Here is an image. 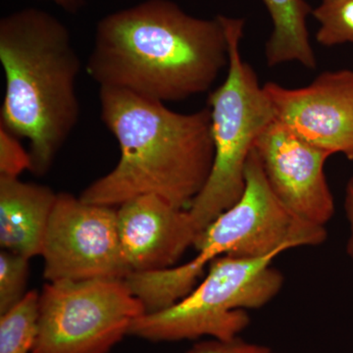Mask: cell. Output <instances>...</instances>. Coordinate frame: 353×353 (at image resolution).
Returning a JSON list of instances; mask_svg holds the SVG:
<instances>
[{
    "label": "cell",
    "instance_id": "obj_1",
    "mask_svg": "<svg viewBox=\"0 0 353 353\" xmlns=\"http://www.w3.org/2000/svg\"><path fill=\"white\" fill-rule=\"evenodd\" d=\"M228 65L221 15L201 19L170 0H148L99 23L87 71L99 88L166 103L205 94Z\"/></svg>",
    "mask_w": 353,
    "mask_h": 353
},
{
    "label": "cell",
    "instance_id": "obj_2",
    "mask_svg": "<svg viewBox=\"0 0 353 353\" xmlns=\"http://www.w3.org/2000/svg\"><path fill=\"white\" fill-rule=\"evenodd\" d=\"M99 102L102 122L119 143L120 159L83 190L81 199L118 208L157 194L189 209L214 162L210 109L178 113L163 102L111 88H99Z\"/></svg>",
    "mask_w": 353,
    "mask_h": 353
},
{
    "label": "cell",
    "instance_id": "obj_3",
    "mask_svg": "<svg viewBox=\"0 0 353 353\" xmlns=\"http://www.w3.org/2000/svg\"><path fill=\"white\" fill-rule=\"evenodd\" d=\"M6 90L0 125L31 143L32 172L50 170L80 118L81 60L67 28L39 9L0 22Z\"/></svg>",
    "mask_w": 353,
    "mask_h": 353
},
{
    "label": "cell",
    "instance_id": "obj_4",
    "mask_svg": "<svg viewBox=\"0 0 353 353\" xmlns=\"http://www.w3.org/2000/svg\"><path fill=\"white\" fill-rule=\"evenodd\" d=\"M221 18L229 43V65L224 82L208 97L214 162L203 190L189 208L199 232L243 196L248 157L262 132L275 121L264 85L241 55L245 20Z\"/></svg>",
    "mask_w": 353,
    "mask_h": 353
},
{
    "label": "cell",
    "instance_id": "obj_5",
    "mask_svg": "<svg viewBox=\"0 0 353 353\" xmlns=\"http://www.w3.org/2000/svg\"><path fill=\"white\" fill-rule=\"evenodd\" d=\"M276 257H218L189 294L163 310L137 318L129 336L150 341L238 338L250 323L246 311L263 307L282 290L284 277L272 266Z\"/></svg>",
    "mask_w": 353,
    "mask_h": 353
},
{
    "label": "cell",
    "instance_id": "obj_6",
    "mask_svg": "<svg viewBox=\"0 0 353 353\" xmlns=\"http://www.w3.org/2000/svg\"><path fill=\"white\" fill-rule=\"evenodd\" d=\"M145 313L125 280L48 282L32 353H108Z\"/></svg>",
    "mask_w": 353,
    "mask_h": 353
},
{
    "label": "cell",
    "instance_id": "obj_7",
    "mask_svg": "<svg viewBox=\"0 0 353 353\" xmlns=\"http://www.w3.org/2000/svg\"><path fill=\"white\" fill-rule=\"evenodd\" d=\"M326 239L325 227L297 217L279 201L253 150L246 163L243 196L199 233L192 262L204 271L220 256H278L290 248L322 245Z\"/></svg>",
    "mask_w": 353,
    "mask_h": 353
},
{
    "label": "cell",
    "instance_id": "obj_8",
    "mask_svg": "<svg viewBox=\"0 0 353 353\" xmlns=\"http://www.w3.org/2000/svg\"><path fill=\"white\" fill-rule=\"evenodd\" d=\"M41 256L48 282L125 280L131 274L121 250L117 208L67 192L57 194Z\"/></svg>",
    "mask_w": 353,
    "mask_h": 353
},
{
    "label": "cell",
    "instance_id": "obj_9",
    "mask_svg": "<svg viewBox=\"0 0 353 353\" xmlns=\"http://www.w3.org/2000/svg\"><path fill=\"white\" fill-rule=\"evenodd\" d=\"M254 150L279 201L297 217L326 226L334 212L324 170L331 153L311 145L277 120L262 132Z\"/></svg>",
    "mask_w": 353,
    "mask_h": 353
},
{
    "label": "cell",
    "instance_id": "obj_10",
    "mask_svg": "<svg viewBox=\"0 0 353 353\" xmlns=\"http://www.w3.org/2000/svg\"><path fill=\"white\" fill-rule=\"evenodd\" d=\"M275 120L311 145L353 160V71L323 72L303 88L265 83Z\"/></svg>",
    "mask_w": 353,
    "mask_h": 353
},
{
    "label": "cell",
    "instance_id": "obj_11",
    "mask_svg": "<svg viewBox=\"0 0 353 353\" xmlns=\"http://www.w3.org/2000/svg\"><path fill=\"white\" fill-rule=\"evenodd\" d=\"M123 257L131 273L171 268L201 232L189 209L157 194L134 197L117 208Z\"/></svg>",
    "mask_w": 353,
    "mask_h": 353
},
{
    "label": "cell",
    "instance_id": "obj_12",
    "mask_svg": "<svg viewBox=\"0 0 353 353\" xmlns=\"http://www.w3.org/2000/svg\"><path fill=\"white\" fill-rule=\"evenodd\" d=\"M57 194L50 188L0 176V245L27 259L41 254Z\"/></svg>",
    "mask_w": 353,
    "mask_h": 353
},
{
    "label": "cell",
    "instance_id": "obj_13",
    "mask_svg": "<svg viewBox=\"0 0 353 353\" xmlns=\"http://www.w3.org/2000/svg\"><path fill=\"white\" fill-rule=\"evenodd\" d=\"M272 21V32L265 46L270 67L297 62L305 68L317 66L311 46L307 18L313 9L306 0H262Z\"/></svg>",
    "mask_w": 353,
    "mask_h": 353
},
{
    "label": "cell",
    "instance_id": "obj_14",
    "mask_svg": "<svg viewBox=\"0 0 353 353\" xmlns=\"http://www.w3.org/2000/svg\"><path fill=\"white\" fill-rule=\"evenodd\" d=\"M39 294L30 290L19 303L0 314V353H32L38 336Z\"/></svg>",
    "mask_w": 353,
    "mask_h": 353
},
{
    "label": "cell",
    "instance_id": "obj_15",
    "mask_svg": "<svg viewBox=\"0 0 353 353\" xmlns=\"http://www.w3.org/2000/svg\"><path fill=\"white\" fill-rule=\"evenodd\" d=\"M312 16L319 24L316 41L325 48L353 43V0H319Z\"/></svg>",
    "mask_w": 353,
    "mask_h": 353
},
{
    "label": "cell",
    "instance_id": "obj_16",
    "mask_svg": "<svg viewBox=\"0 0 353 353\" xmlns=\"http://www.w3.org/2000/svg\"><path fill=\"white\" fill-rule=\"evenodd\" d=\"M30 259L18 253L0 252V314L19 303L27 294Z\"/></svg>",
    "mask_w": 353,
    "mask_h": 353
},
{
    "label": "cell",
    "instance_id": "obj_17",
    "mask_svg": "<svg viewBox=\"0 0 353 353\" xmlns=\"http://www.w3.org/2000/svg\"><path fill=\"white\" fill-rule=\"evenodd\" d=\"M19 139L0 125V176L19 178L23 172L32 170L31 153Z\"/></svg>",
    "mask_w": 353,
    "mask_h": 353
},
{
    "label": "cell",
    "instance_id": "obj_18",
    "mask_svg": "<svg viewBox=\"0 0 353 353\" xmlns=\"http://www.w3.org/2000/svg\"><path fill=\"white\" fill-rule=\"evenodd\" d=\"M187 353H277L272 348L241 340L240 336L232 340L209 339L199 341Z\"/></svg>",
    "mask_w": 353,
    "mask_h": 353
},
{
    "label": "cell",
    "instance_id": "obj_19",
    "mask_svg": "<svg viewBox=\"0 0 353 353\" xmlns=\"http://www.w3.org/2000/svg\"><path fill=\"white\" fill-rule=\"evenodd\" d=\"M345 208L350 229V240L347 243V252L353 260V175L348 181L347 190H345Z\"/></svg>",
    "mask_w": 353,
    "mask_h": 353
},
{
    "label": "cell",
    "instance_id": "obj_20",
    "mask_svg": "<svg viewBox=\"0 0 353 353\" xmlns=\"http://www.w3.org/2000/svg\"><path fill=\"white\" fill-rule=\"evenodd\" d=\"M58 6L62 7L68 12L75 13L79 9L82 8L85 0H52Z\"/></svg>",
    "mask_w": 353,
    "mask_h": 353
}]
</instances>
